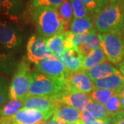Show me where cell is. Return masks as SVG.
Segmentation results:
<instances>
[{
	"label": "cell",
	"instance_id": "6da1fadb",
	"mask_svg": "<svg viewBox=\"0 0 124 124\" xmlns=\"http://www.w3.org/2000/svg\"><path fill=\"white\" fill-rule=\"evenodd\" d=\"M33 21L39 35L44 39L63 34L65 26L57 9L46 6L34 8Z\"/></svg>",
	"mask_w": 124,
	"mask_h": 124
},
{
	"label": "cell",
	"instance_id": "7a4b0ae2",
	"mask_svg": "<svg viewBox=\"0 0 124 124\" xmlns=\"http://www.w3.org/2000/svg\"><path fill=\"white\" fill-rule=\"evenodd\" d=\"M124 0H109L104 8L94 17V23L99 34L112 31L121 32Z\"/></svg>",
	"mask_w": 124,
	"mask_h": 124
},
{
	"label": "cell",
	"instance_id": "3957f363",
	"mask_svg": "<svg viewBox=\"0 0 124 124\" xmlns=\"http://www.w3.org/2000/svg\"><path fill=\"white\" fill-rule=\"evenodd\" d=\"M66 90L63 80L46 75L41 72H32L27 96L53 97Z\"/></svg>",
	"mask_w": 124,
	"mask_h": 124
},
{
	"label": "cell",
	"instance_id": "277c9868",
	"mask_svg": "<svg viewBox=\"0 0 124 124\" xmlns=\"http://www.w3.org/2000/svg\"><path fill=\"white\" fill-rule=\"evenodd\" d=\"M99 37L101 48L109 62L119 64L124 61V35L121 32L99 34Z\"/></svg>",
	"mask_w": 124,
	"mask_h": 124
},
{
	"label": "cell",
	"instance_id": "5b68a950",
	"mask_svg": "<svg viewBox=\"0 0 124 124\" xmlns=\"http://www.w3.org/2000/svg\"><path fill=\"white\" fill-rule=\"evenodd\" d=\"M30 66L24 59L18 64L9 87L10 100H23L26 97L32 79Z\"/></svg>",
	"mask_w": 124,
	"mask_h": 124
},
{
	"label": "cell",
	"instance_id": "8992f818",
	"mask_svg": "<svg viewBox=\"0 0 124 124\" xmlns=\"http://www.w3.org/2000/svg\"><path fill=\"white\" fill-rule=\"evenodd\" d=\"M54 113L22 108L11 116L1 117L0 124H37L41 121L50 119Z\"/></svg>",
	"mask_w": 124,
	"mask_h": 124
},
{
	"label": "cell",
	"instance_id": "52a82bcc",
	"mask_svg": "<svg viewBox=\"0 0 124 124\" xmlns=\"http://www.w3.org/2000/svg\"><path fill=\"white\" fill-rule=\"evenodd\" d=\"M51 99L60 104L72 107L80 112L85 110L86 106L92 100L90 95L87 93L66 90L57 95L50 97Z\"/></svg>",
	"mask_w": 124,
	"mask_h": 124
},
{
	"label": "cell",
	"instance_id": "ba28073f",
	"mask_svg": "<svg viewBox=\"0 0 124 124\" xmlns=\"http://www.w3.org/2000/svg\"><path fill=\"white\" fill-rule=\"evenodd\" d=\"M63 81L66 90H68L88 94L94 89L92 80L83 70L75 72L68 71Z\"/></svg>",
	"mask_w": 124,
	"mask_h": 124
},
{
	"label": "cell",
	"instance_id": "9c48e42d",
	"mask_svg": "<svg viewBox=\"0 0 124 124\" xmlns=\"http://www.w3.org/2000/svg\"><path fill=\"white\" fill-rule=\"evenodd\" d=\"M36 69L42 74L61 79L63 81L68 72L59 57L53 54L40 61L36 65Z\"/></svg>",
	"mask_w": 124,
	"mask_h": 124
},
{
	"label": "cell",
	"instance_id": "30bf717a",
	"mask_svg": "<svg viewBox=\"0 0 124 124\" xmlns=\"http://www.w3.org/2000/svg\"><path fill=\"white\" fill-rule=\"evenodd\" d=\"M26 53L28 59L35 65L46 57L53 54L46 46V39L38 35L31 36L28 39Z\"/></svg>",
	"mask_w": 124,
	"mask_h": 124
},
{
	"label": "cell",
	"instance_id": "8fae6325",
	"mask_svg": "<svg viewBox=\"0 0 124 124\" xmlns=\"http://www.w3.org/2000/svg\"><path fill=\"white\" fill-rule=\"evenodd\" d=\"M22 37L18 31L6 21L0 19V46L8 49L19 48Z\"/></svg>",
	"mask_w": 124,
	"mask_h": 124
},
{
	"label": "cell",
	"instance_id": "7c38bea8",
	"mask_svg": "<svg viewBox=\"0 0 124 124\" xmlns=\"http://www.w3.org/2000/svg\"><path fill=\"white\" fill-rule=\"evenodd\" d=\"M59 105L60 103H58L53 101L51 97L40 96H27L23 99L22 108L35 110L44 112H55Z\"/></svg>",
	"mask_w": 124,
	"mask_h": 124
},
{
	"label": "cell",
	"instance_id": "4fadbf2b",
	"mask_svg": "<svg viewBox=\"0 0 124 124\" xmlns=\"http://www.w3.org/2000/svg\"><path fill=\"white\" fill-rule=\"evenodd\" d=\"M94 88L112 90L118 93L124 84V75L119 70L107 77L93 81Z\"/></svg>",
	"mask_w": 124,
	"mask_h": 124
},
{
	"label": "cell",
	"instance_id": "5bb4252c",
	"mask_svg": "<svg viewBox=\"0 0 124 124\" xmlns=\"http://www.w3.org/2000/svg\"><path fill=\"white\" fill-rule=\"evenodd\" d=\"M84 57L80 54L77 48L67 49L59 57L66 69L70 72L82 70V63Z\"/></svg>",
	"mask_w": 124,
	"mask_h": 124
},
{
	"label": "cell",
	"instance_id": "9a60e30c",
	"mask_svg": "<svg viewBox=\"0 0 124 124\" xmlns=\"http://www.w3.org/2000/svg\"><path fill=\"white\" fill-rule=\"evenodd\" d=\"M81 118V112L66 105L60 104L51 119L57 124L73 122Z\"/></svg>",
	"mask_w": 124,
	"mask_h": 124
},
{
	"label": "cell",
	"instance_id": "2e32d148",
	"mask_svg": "<svg viewBox=\"0 0 124 124\" xmlns=\"http://www.w3.org/2000/svg\"><path fill=\"white\" fill-rule=\"evenodd\" d=\"M119 70L113 65L109 62H105L97 65V66L85 71L87 75L92 80V81L95 80L100 79L111 75Z\"/></svg>",
	"mask_w": 124,
	"mask_h": 124
},
{
	"label": "cell",
	"instance_id": "e0dca14e",
	"mask_svg": "<svg viewBox=\"0 0 124 124\" xmlns=\"http://www.w3.org/2000/svg\"><path fill=\"white\" fill-rule=\"evenodd\" d=\"M106 60V56L101 47L93 50L87 56L84 58L82 63V70L84 71L90 70L99 64L105 62Z\"/></svg>",
	"mask_w": 124,
	"mask_h": 124
},
{
	"label": "cell",
	"instance_id": "ac0fdd59",
	"mask_svg": "<svg viewBox=\"0 0 124 124\" xmlns=\"http://www.w3.org/2000/svg\"><path fill=\"white\" fill-rule=\"evenodd\" d=\"M70 28L71 32L75 35L87 34L95 30L91 17L73 18Z\"/></svg>",
	"mask_w": 124,
	"mask_h": 124
},
{
	"label": "cell",
	"instance_id": "d6986e66",
	"mask_svg": "<svg viewBox=\"0 0 124 124\" xmlns=\"http://www.w3.org/2000/svg\"><path fill=\"white\" fill-rule=\"evenodd\" d=\"M46 46L49 51L53 55L59 57L66 51L64 35L60 34L46 39Z\"/></svg>",
	"mask_w": 124,
	"mask_h": 124
},
{
	"label": "cell",
	"instance_id": "ffe728a7",
	"mask_svg": "<svg viewBox=\"0 0 124 124\" xmlns=\"http://www.w3.org/2000/svg\"><path fill=\"white\" fill-rule=\"evenodd\" d=\"M57 10L65 28L69 26L73 20L72 18H74L73 10L70 0H63L62 4Z\"/></svg>",
	"mask_w": 124,
	"mask_h": 124
},
{
	"label": "cell",
	"instance_id": "44dd1931",
	"mask_svg": "<svg viewBox=\"0 0 124 124\" xmlns=\"http://www.w3.org/2000/svg\"><path fill=\"white\" fill-rule=\"evenodd\" d=\"M21 0H0V14L15 17L19 11Z\"/></svg>",
	"mask_w": 124,
	"mask_h": 124
},
{
	"label": "cell",
	"instance_id": "7402d4cb",
	"mask_svg": "<svg viewBox=\"0 0 124 124\" xmlns=\"http://www.w3.org/2000/svg\"><path fill=\"white\" fill-rule=\"evenodd\" d=\"M85 110L90 112L95 119H103L108 117H110V113L108 112L104 105L100 104L97 102L91 101L86 106Z\"/></svg>",
	"mask_w": 124,
	"mask_h": 124
},
{
	"label": "cell",
	"instance_id": "603a6c76",
	"mask_svg": "<svg viewBox=\"0 0 124 124\" xmlns=\"http://www.w3.org/2000/svg\"><path fill=\"white\" fill-rule=\"evenodd\" d=\"M23 100H10L0 108V116L8 117L16 114L23 108Z\"/></svg>",
	"mask_w": 124,
	"mask_h": 124
},
{
	"label": "cell",
	"instance_id": "cb8c5ba5",
	"mask_svg": "<svg viewBox=\"0 0 124 124\" xmlns=\"http://www.w3.org/2000/svg\"><path fill=\"white\" fill-rule=\"evenodd\" d=\"M116 92L112 90H107L103 89L94 88L91 92L90 97L93 101L99 103L102 105H106L110 98L114 95Z\"/></svg>",
	"mask_w": 124,
	"mask_h": 124
},
{
	"label": "cell",
	"instance_id": "d4e9b609",
	"mask_svg": "<svg viewBox=\"0 0 124 124\" xmlns=\"http://www.w3.org/2000/svg\"><path fill=\"white\" fill-rule=\"evenodd\" d=\"M73 10L74 18L90 17V13L84 4L80 0H70Z\"/></svg>",
	"mask_w": 124,
	"mask_h": 124
},
{
	"label": "cell",
	"instance_id": "484cf974",
	"mask_svg": "<svg viewBox=\"0 0 124 124\" xmlns=\"http://www.w3.org/2000/svg\"><path fill=\"white\" fill-rule=\"evenodd\" d=\"M121 95L118 93H116L114 95H112L110 98V99L106 103L105 106L110 115L123 110L121 107Z\"/></svg>",
	"mask_w": 124,
	"mask_h": 124
},
{
	"label": "cell",
	"instance_id": "4316f807",
	"mask_svg": "<svg viewBox=\"0 0 124 124\" xmlns=\"http://www.w3.org/2000/svg\"><path fill=\"white\" fill-rule=\"evenodd\" d=\"M84 44L91 50L100 48V40L96 30L84 35Z\"/></svg>",
	"mask_w": 124,
	"mask_h": 124
},
{
	"label": "cell",
	"instance_id": "83f0119b",
	"mask_svg": "<svg viewBox=\"0 0 124 124\" xmlns=\"http://www.w3.org/2000/svg\"><path fill=\"white\" fill-rule=\"evenodd\" d=\"M31 1L33 8L46 6L57 9L62 4L63 0H31Z\"/></svg>",
	"mask_w": 124,
	"mask_h": 124
},
{
	"label": "cell",
	"instance_id": "f1b7e54d",
	"mask_svg": "<svg viewBox=\"0 0 124 124\" xmlns=\"http://www.w3.org/2000/svg\"><path fill=\"white\" fill-rule=\"evenodd\" d=\"M9 99V88L7 81L0 77V107L4 105Z\"/></svg>",
	"mask_w": 124,
	"mask_h": 124
},
{
	"label": "cell",
	"instance_id": "f546056e",
	"mask_svg": "<svg viewBox=\"0 0 124 124\" xmlns=\"http://www.w3.org/2000/svg\"><path fill=\"white\" fill-rule=\"evenodd\" d=\"M80 1H81L87 7L90 13V15H92L93 17L101 10L97 0H80Z\"/></svg>",
	"mask_w": 124,
	"mask_h": 124
},
{
	"label": "cell",
	"instance_id": "4dcf8cb0",
	"mask_svg": "<svg viewBox=\"0 0 124 124\" xmlns=\"http://www.w3.org/2000/svg\"><path fill=\"white\" fill-rule=\"evenodd\" d=\"M11 62L8 54L4 53H0V70H8L10 67Z\"/></svg>",
	"mask_w": 124,
	"mask_h": 124
},
{
	"label": "cell",
	"instance_id": "1f68e13d",
	"mask_svg": "<svg viewBox=\"0 0 124 124\" xmlns=\"http://www.w3.org/2000/svg\"><path fill=\"white\" fill-rule=\"evenodd\" d=\"M81 120L83 121L84 124H94L96 119L90 112L85 110L81 112Z\"/></svg>",
	"mask_w": 124,
	"mask_h": 124
},
{
	"label": "cell",
	"instance_id": "d6a6232c",
	"mask_svg": "<svg viewBox=\"0 0 124 124\" xmlns=\"http://www.w3.org/2000/svg\"><path fill=\"white\" fill-rule=\"evenodd\" d=\"M110 116L115 124H124V110H123L115 114L111 115Z\"/></svg>",
	"mask_w": 124,
	"mask_h": 124
},
{
	"label": "cell",
	"instance_id": "836d02e7",
	"mask_svg": "<svg viewBox=\"0 0 124 124\" xmlns=\"http://www.w3.org/2000/svg\"><path fill=\"white\" fill-rule=\"evenodd\" d=\"M77 48L78 50V51L80 53V54L84 57H85V56H87L90 53V52L91 51V50L85 44H79L77 47Z\"/></svg>",
	"mask_w": 124,
	"mask_h": 124
},
{
	"label": "cell",
	"instance_id": "e575fe53",
	"mask_svg": "<svg viewBox=\"0 0 124 124\" xmlns=\"http://www.w3.org/2000/svg\"><path fill=\"white\" fill-rule=\"evenodd\" d=\"M94 124H115L112 119L110 117H108L103 119L95 120Z\"/></svg>",
	"mask_w": 124,
	"mask_h": 124
},
{
	"label": "cell",
	"instance_id": "d590c367",
	"mask_svg": "<svg viewBox=\"0 0 124 124\" xmlns=\"http://www.w3.org/2000/svg\"><path fill=\"white\" fill-rule=\"evenodd\" d=\"M97 1L98 3H99V6H100V7H101V9L102 10V9L104 8V7L108 3L109 0H97Z\"/></svg>",
	"mask_w": 124,
	"mask_h": 124
},
{
	"label": "cell",
	"instance_id": "8d00e7d4",
	"mask_svg": "<svg viewBox=\"0 0 124 124\" xmlns=\"http://www.w3.org/2000/svg\"><path fill=\"white\" fill-rule=\"evenodd\" d=\"M121 32L124 35V1L123 5V14H122V23H121Z\"/></svg>",
	"mask_w": 124,
	"mask_h": 124
},
{
	"label": "cell",
	"instance_id": "74e56055",
	"mask_svg": "<svg viewBox=\"0 0 124 124\" xmlns=\"http://www.w3.org/2000/svg\"><path fill=\"white\" fill-rule=\"evenodd\" d=\"M119 70L124 75V61L120 63L119 64Z\"/></svg>",
	"mask_w": 124,
	"mask_h": 124
},
{
	"label": "cell",
	"instance_id": "f35d334b",
	"mask_svg": "<svg viewBox=\"0 0 124 124\" xmlns=\"http://www.w3.org/2000/svg\"><path fill=\"white\" fill-rule=\"evenodd\" d=\"M84 124L83 121L81 120H77L75 121H73V122H69V123H65V124Z\"/></svg>",
	"mask_w": 124,
	"mask_h": 124
},
{
	"label": "cell",
	"instance_id": "ab89813d",
	"mask_svg": "<svg viewBox=\"0 0 124 124\" xmlns=\"http://www.w3.org/2000/svg\"><path fill=\"white\" fill-rule=\"evenodd\" d=\"M118 93L122 97L124 98V84L123 85V86L121 87V88L120 89L119 91L118 92Z\"/></svg>",
	"mask_w": 124,
	"mask_h": 124
}]
</instances>
